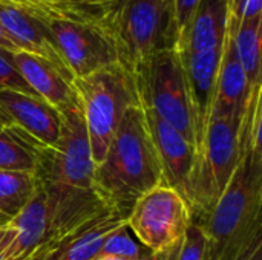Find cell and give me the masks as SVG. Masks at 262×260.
I'll use <instances>...</instances> for the list:
<instances>
[{
  "label": "cell",
  "mask_w": 262,
  "mask_h": 260,
  "mask_svg": "<svg viewBox=\"0 0 262 260\" xmlns=\"http://www.w3.org/2000/svg\"><path fill=\"white\" fill-rule=\"evenodd\" d=\"M124 225H127L126 216L107 211L72 231L49 239L28 260H97L106 236Z\"/></svg>",
  "instance_id": "12"
},
{
  "label": "cell",
  "mask_w": 262,
  "mask_h": 260,
  "mask_svg": "<svg viewBox=\"0 0 262 260\" xmlns=\"http://www.w3.org/2000/svg\"><path fill=\"white\" fill-rule=\"evenodd\" d=\"M61 130L54 147H40L18 139L35 159V176L41 181L92 190L94 159L81 104L60 112ZM11 133V132H9ZM15 136V135H14Z\"/></svg>",
  "instance_id": "6"
},
{
  "label": "cell",
  "mask_w": 262,
  "mask_h": 260,
  "mask_svg": "<svg viewBox=\"0 0 262 260\" xmlns=\"http://www.w3.org/2000/svg\"><path fill=\"white\" fill-rule=\"evenodd\" d=\"M74 87L81 101L94 164H100L127 109L138 106L132 74L120 63L75 78Z\"/></svg>",
  "instance_id": "5"
},
{
  "label": "cell",
  "mask_w": 262,
  "mask_h": 260,
  "mask_svg": "<svg viewBox=\"0 0 262 260\" xmlns=\"http://www.w3.org/2000/svg\"><path fill=\"white\" fill-rule=\"evenodd\" d=\"M11 231H12L11 224H9V225H2V227H0V250H2V247H3V244H5V241L8 239V236L11 234Z\"/></svg>",
  "instance_id": "30"
},
{
  "label": "cell",
  "mask_w": 262,
  "mask_h": 260,
  "mask_svg": "<svg viewBox=\"0 0 262 260\" xmlns=\"http://www.w3.org/2000/svg\"><path fill=\"white\" fill-rule=\"evenodd\" d=\"M158 185H163V173L144 110L140 104L132 106L94 169L92 190L109 208L127 218L134 204Z\"/></svg>",
  "instance_id": "1"
},
{
  "label": "cell",
  "mask_w": 262,
  "mask_h": 260,
  "mask_svg": "<svg viewBox=\"0 0 262 260\" xmlns=\"http://www.w3.org/2000/svg\"><path fill=\"white\" fill-rule=\"evenodd\" d=\"M198 0H173V8H175V17H177V25H178V35L190 20V15L196 6Z\"/></svg>",
  "instance_id": "26"
},
{
  "label": "cell",
  "mask_w": 262,
  "mask_h": 260,
  "mask_svg": "<svg viewBox=\"0 0 262 260\" xmlns=\"http://www.w3.org/2000/svg\"><path fill=\"white\" fill-rule=\"evenodd\" d=\"M37 176L31 172H0V216L11 222L32 201Z\"/></svg>",
  "instance_id": "19"
},
{
  "label": "cell",
  "mask_w": 262,
  "mask_h": 260,
  "mask_svg": "<svg viewBox=\"0 0 262 260\" xmlns=\"http://www.w3.org/2000/svg\"><path fill=\"white\" fill-rule=\"evenodd\" d=\"M37 15V14H35ZM52 35L71 77L83 78L118 63L115 46L98 17L38 15Z\"/></svg>",
  "instance_id": "8"
},
{
  "label": "cell",
  "mask_w": 262,
  "mask_h": 260,
  "mask_svg": "<svg viewBox=\"0 0 262 260\" xmlns=\"http://www.w3.org/2000/svg\"><path fill=\"white\" fill-rule=\"evenodd\" d=\"M223 49L224 44L201 52H178L189 84V92L195 112L200 150L212 115V106L215 98V87H216V78L220 72L221 57H223Z\"/></svg>",
  "instance_id": "15"
},
{
  "label": "cell",
  "mask_w": 262,
  "mask_h": 260,
  "mask_svg": "<svg viewBox=\"0 0 262 260\" xmlns=\"http://www.w3.org/2000/svg\"><path fill=\"white\" fill-rule=\"evenodd\" d=\"M143 253L144 251L140 248V245H137V242L127 233V225H124V227L114 230L111 234L106 236L97 259L121 257V259L127 260H140Z\"/></svg>",
  "instance_id": "23"
},
{
  "label": "cell",
  "mask_w": 262,
  "mask_h": 260,
  "mask_svg": "<svg viewBox=\"0 0 262 260\" xmlns=\"http://www.w3.org/2000/svg\"><path fill=\"white\" fill-rule=\"evenodd\" d=\"M252 87L243 70V66L236 57L233 41L227 32L220 72L216 78L215 98L212 106V115L243 118L247 100L250 97Z\"/></svg>",
  "instance_id": "17"
},
{
  "label": "cell",
  "mask_w": 262,
  "mask_h": 260,
  "mask_svg": "<svg viewBox=\"0 0 262 260\" xmlns=\"http://www.w3.org/2000/svg\"><path fill=\"white\" fill-rule=\"evenodd\" d=\"M230 17L235 20H246L262 15V0H229Z\"/></svg>",
  "instance_id": "25"
},
{
  "label": "cell",
  "mask_w": 262,
  "mask_h": 260,
  "mask_svg": "<svg viewBox=\"0 0 262 260\" xmlns=\"http://www.w3.org/2000/svg\"><path fill=\"white\" fill-rule=\"evenodd\" d=\"M0 49H5L8 52H17V46L11 41V38L6 35V32L3 31V28L0 26Z\"/></svg>",
  "instance_id": "27"
},
{
  "label": "cell",
  "mask_w": 262,
  "mask_h": 260,
  "mask_svg": "<svg viewBox=\"0 0 262 260\" xmlns=\"http://www.w3.org/2000/svg\"><path fill=\"white\" fill-rule=\"evenodd\" d=\"M207 247L204 230L192 222L184 234L164 251V260H207Z\"/></svg>",
  "instance_id": "22"
},
{
  "label": "cell",
  "mask_w": 262,
  "mask_h": 260,
  "mask_svg": "<svg viewBox=\"0 0 262 260\" xmlns=\"http://www.w3.org/2000/svg\"><path fill=\"white\" fill-rule=\"evenodd\" d=\"M37 15L100 17L106 0H3Z\"/></svg>",
  "instance_id": "20"
},
{
  "label": "cell",
  "mask_w": 262,
  "mask_h": 260,
  "mask_svg": "<svg viewBox=\"0 0 262 260\" xmlns=\"http://www.w3.org/2000/svg\"><path fill=\"white\" fill-rule=\"evenodd\" d=\"M2 225H9V222H8L6 219H3V218L0 216V227H2Z\"/></svg>",
  "instance_id": "31"
},
{
  "label": "cell",
  "mask_w": 262,
  "mask_h": 260,
  "mask_svg": "<svg viewBox=\"0 0 262 260\" xmlns=\"http://www.w3.org/2000/svg\"><path fill=\"white\" fill-rule=\"evenodd\" d=\"M97 260H98V259H97Z\"/></svg>",
  "instance_id": "34"
},
{
  "label": "cell",
  "mask_w": 262,
  "mask_h": 260,
  "mask_svg": "<svg viewBox=\"0 0 262 260\" xmlns=\"http://www.w3.org/2000/svg\"><path fill=\"white\" fill-rule=\"evenodd\" d=\"M140 260H164V251L163 253H154V251H149L146 248Z\"/></svg>",
  "instance_id": "29"
},
{
  "label": "cell",
  "mask_w": 262,
  "mask_h": 260,
  "mask_svg": "<svg viewBox=\"0 0 262 260\" xmlns=\"http://www.w3.org/2000/svg\"><path fill=\"white\" fill-rule=\"evenodd\" d=\"M192 224L187 202L170 187L158 185L143 195L127 215V228L144 248L163 253L170 248Z\"/></svg>",
  "instance_id": "9"
},
{
  "label": "cell",
  "mask_w": 262,
  "mask_h": 260,
  "mask_svg": "<svg viewBox=\"0 0 262 260\" xmlns=\"http://www.w3.org/2000/svg\"><path fill=\"white\" fill-rule=\"evenodd\" d=\"M241 260H262V242H258L255 247H252Z\"/></svg>",
  "instance_id": "28"
},
{
  "label": "cell",
  "mask_w": 262,
  "mask_h": 260,
  "mask_svg": "<svg viewBox=\"0 0 262 260\" xmlns=\"http://www.w3.org/2000/svg\"><path fill=\"white\" fill-rule=\"evenodd\" d=\"M200 227L207 236V260H241L262 242V155L241 150L227 188Z\"/></svg>",
  "instance_id": "2"
},
{
  "label": "cell",
  "mask_w": 262,
  "mask_h": 260,
  "mask_svg": "<svg viewBox=\"0 0 262 260\" xmlns=\"http://www.w3.org/2000/svg\"><path fill=\"white\" fill-rule=\"evenodd\" d=\"M0 26L18 51H25L51 61L64 75L72 78L57 51L52 35L38 15L25 8L0 0Z\"/></svg>",
  "instance_id": "14"
},
{
  "label": "cell",
  "mask_w": 262,
  "mask_h": 260,
  "mask_svg": "<svg viewBox=\"0 0 262 260\" xmlns=\"http://www.w3.org/2000/svg\"><path fill=\"white\" fill-rule=\"evenodd\" d=\"M11 54L12 52L0 49V89L15 90V92H21L26 95L37 97L35 92L26 84V81L23 80L20 72L14 66V63L11 60Z\"/></svg>",
  "instance_id": "24"
},
{
  "label": "cell",
  "mask_w": 262,
  "mask_h": 260,
  "mask_svg": "<svg viewBox=\"0 0 262 260\" xmlns=\"http://www.w3.org/2000/svg\"><path fill=\"white\" fill-rule=\"evenodd\" d=\"M98 20L129 72L146 57L177 48L173 0H106Z\"/></svg>",
  "instance_id": "3"
},
{
  "label": "cell",
  "mask_w": 262,
  "mask_h": 260,
  "mask_svg": "<svg viewBox=\"0 0 262 260\" xmlns=\"http://www.w3.org/2000/svg\"><path fill=\"white\" fill-rule=\"evenodd\" d=\"M2 132H5V127H3V124H2V121H0V133Z\"/></svg>",
  "instance_id": "33"
},
{
  "label": "cell",
  "mask_w": 262,
  "mask_h": 260,
  "mask_svg": "<svg viewBox=\"0 0 262 260\" xmlns=\"http://www.w3.org/2000/svg\"><path fill=\"white\" fill-rule=\"evenodd\" d=\"M0 121L6 132L40 147H54L60 138V112L38 97L0 89Z\"/></svg>",
  "instance_id": "11"
},
{
  "label": "cell",
  "mask_w": 262,
  "mask_h": 260,
  "mask_svg": "<svg viewBox=\"0 0 262 260\" xmlns=\"http://www.w3.org/2000/svg\"><path fill=\"white\" fill-rule=\"evenodd\" d=\"M143 110L161 166L163 185L175 190L187 202L192 215L200 164L198 149L164 120L150 110Z\"/></svg>",
  "instance_id": "10"
},
{
  "label": "cell",
  "mask_w": 262,
  "mask_h": 260,
  "mask_svg": "<svg viewBox=\"0 0 262 260\" xmlns=\"http://www.w3.org/2000/svg\"><path fill=\"white\" fill-rule=\"evenodd\" d=\"M230 25L229 0H198L178 35V52H201L224 44Z\"/></svg>",
  "instance_id": "16"
},
{
  "label": "cell",
  "mask_w": 262,
  "mask_h": 260,
  "mask_svg": "<svg viewBox=\"0 0 262 260\" xmlns=\"http://www.w3.org/2000/svg\"><path fill=\"white\" fill-rule=\"evenodd\" d=\"M98 260H127V259H121V257H104V259H98Z\"/></svg>",
  "instance_id": "32"
},
{
  "label": "cell",
  "mask_w": 262,
  "mask_h": 260,
  "mask_svg": "<svg viewBox=\"0 0 262 260\" xmlns=\"http://www.w3.org/2000/svg\"><path fill=\"white\" fill-rule=\"evenodd\" d=\"M11 60L35 95L58 112L74 109L81 104L74 87V80L64 75L51 61L25 51L12 52Z\"/></svg>",
  "instance_id": "13"
},
{
  "label": "cell",
  "mask_w": 262,
  "mask_h": 260,
  "mask_svg": "<svg viewBox=\"0 0 262 260\" xmlns=\"http://www.w3.org/2000/svg\"><path fill=\"white\" fill-rule=\"evenodd\" d=\"M35 172V159L28 147L12 133H0V172Z\"/></svg>",
  "instance_id": "21"
},
{
  "label": "cell",
  "mask_w": 262,
  "mask_h": 260,
  "mask_svg": "<svg viewBox=\"0 0 262 260\" xmlns=\"http://www.w3.org/2000/svg\"><path fill=\"white\" fill-rule=\"evenodd\" d=\"M239 118L210 115L200 150L195 202L192 207L193 224L200 225L209 216L239 164Z\"/></svg>",
  "instance_id": "7"
},
{
  "label": "cell",
  "mask_w": 262,
  "mask_h": 260,
  "mask_svg": "<svg viewBox=\"0 0 262 260\" xmlns=\"http://www.w3.org/2000/svg\"><path fill=\"white\" fill-rule=\"evenodd\" d=\"M130 74L140 106L175 127L200 153L195 112L178 51L167 49L152 54L141 60Z\"/></svg>",
  "instance_id": "4"
},
{
  "label": "cell",
  "mask_w": 262,
  "mask_h": 260,
  "mask_svg": "<svg viewBox=\"0 0 262 260\" xmlns=\"http://www.w3.org/2000/svg\"><path fill=\"white\" fill-rule=\"evenodd\" d=\"M229 34L235 46L236 57L243 66L250 87L262 86L261 78V35L262 15L235 20L230 17Z\"/></svg>",
  "instance_id": "18"
}]
</instances>
